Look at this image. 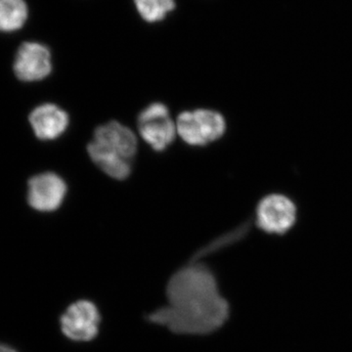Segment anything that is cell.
<instances>
[{
	"instance_id": "obj_10",
	"label": "cell",
	"mask_w": 352,
	"mask_h": 352,
	"mask_svg": "<svg viewBox=\"0 0 352 352\" xmlns=\"http://www.w3.org/2000/svg\"><path fill=\"white\" fill-rule=\"evenodd\" d=\"M87 152L92 162L113 179L124 180L131 175V161L102 147L94 140L87 145Z\"/></svg>"
},
{
	"instance_id": "obj_3",
	"label": "cell",
	"mask_w": 352,
	"mask_h": 352,
	"mask_svg": "<svg viewBox=\"0 0 352 352\" xmlns=\"http://www.w3.org/2000/svg\"><path fill=\"white\" fill-rule=\"evenodd\" d=\"M138 131L146 143L156 152L168 149L175 141L176 124L170 110L161 102H154L143 109L138 119Z\"/></svg>"
},
{
	"instance_id": "obj_6",
	"label": "cell",
	"mask_w": 352,
	"mask_h": 352,
	"mask_svg": "<svg viewBox=\"0 0 352 352\" xmlns=\"http://www.w3.org/2000/svg\"><path fill=\"white\" fill-rule=\"evenodd\" d=\"M67 185L56 173H44L29 182L28 201L38 212H54L63 204Z\"/></svg>"
},
{
	"instance_id": "obj_5",
	"label": "cell",
	"mask_w": 352,
	"mask_h": 352,
	"mask_svg": "<svg viewBox=\"0 0 352 352\" xmlns=\"http://www.w3.org/2000/svg\"><path fill=\"white\" fill-rule=\"evenodd\" d=\"M62 332L75 342H89L96 337L100 328L98 308L89 300H82L67 308L61 317Z\"/></svg>"
},
{
	"instance_id": "obj_13",
	"label": "cell",
	"mask_w": 352,
	"mask_h": 352,
	"mask_svg": "<svg viewBox=\"0 0 352 352\" xmlns=\"http://www.w3.org/2000/svg\"><path fill=\"white\" fill-rule=\"evenodd\" d=\"M0 352H17L15 349H11V347L4 346V344H0Z\"/></svg>"
},
{
	"instance_id": "obj_4",
	"label": "cell",
	"mask_w": 352,
	"mask_h": 352,
	"mask_svg": "<svg viewBox=\"0 0 352 352\" xmlns=\"http://www.w3.org/2000/svg\"><path fill=\"white\" fill-rule=\"evenodd\" d=\"M256 224L273 235H283L295 226L298 210L289 197L272 194L264 197L256 208Z\"/></svg>"
},
{
	"instance_id": "obj_1",
	"label": "cell",
	"mask_w": 352,
	"mask_h": 352,
	"mask_svg": "<svg viewBox=\"0 0 352 352\" xmlns=\"http://www.w3.org/2000/svg\"><path fill=\"white\" fill-rule=\"evenodd\" d=\"M168 305L148 316V320L180 335H208L219 330L229 316V305L220 295L217 279L204 264L184 266L166 287Z\"/></svg>"
},
{
	"instance_id": "obj_12",
	"label": "cell",
	"mask_w": 352,
	"mask_h": 352,
	"mask_svg": "<svg viewBox=\"0 0 352 352\" xmlns=\"http://www.w3.org/2000/svg\"><path fill=\"white\" fill-rule=\"evenodd\" d=\"M138 12L147 22H157L175 8V0H134Z\"/></svg>"
},
{
	"instance_id": "obj_11",
	"label": "cell",
	"mask_w": 352,
	"mask_h": 352,
	"mask_svg": "<svg viewBox=\"0 0 352 352\" xmlns=\"http://www.w3.org/2000/svg\"><path fill=\"white\" fill-rule=\"evenodd\" d=\"M28 7L24 0H0V32H15L24 25Z\"/></svg>"
},
{
	"instance_id": "obj_7",
	"label": "cell",
	"mask_w": 352,
	"mask_h": 352,
	"mask_svg": "<svg viewBox=\"0 0 352 352\" xmlns=\"http://www.w3.org/2000/svg\"><path fill=\"white\" fill-rule=\"evenodd\" d=\"M52 71L50 51L36 43H24L18 50L14 63V72L25 82H38L50 75Z\"/></svg>"
},
{
	"instance_id": "obj_9",
	"label": "cell",
	"mask_w": 352,
	"mask_h": 352,
	"mask_svg": "<svg viewBox=\"0 0 352 352\" xmlns=\"http://www.w3.org/2000/svg\"><path fill=\"white\" fill-rule=\"evenodd\" d=\"M32 129L41 140H54L66 131L69 124V115L54 104H43L30 116Z\"/></svg>"
},
{
	"instance_id": "obj_8",
	"label": "cell",
	"mask_w": 352,
	"mask_h": 352,
	"mask_svg": "<svg viewBox=\"0 0 352 352\" xmlns=\"http://www.w3.org/2000/svg\"><path fill=\"white\" fill-rule=\"evenodd\" d=\"M94 141L129 161H131L138 152L135 134L129 127L116 120L97 127Z\"/></svg>"
},
{
	"instance_id": "obj_2",
	"label": "cell",
	"mask_w": 352,
	"mask_h": 352,
	"mask_svg": "<svg viewBox=\"0 0 352 352\" xmlns=\"http://www.w3.org/2000/svg\"><path fill=\"white\" fill-rule=\"evenodd\" d=\"M176 131L185 143L205 146L219 140L226 131V122L221 113L208 109L184 111L176 120Z\"/></svg>"
}]
</instances>
